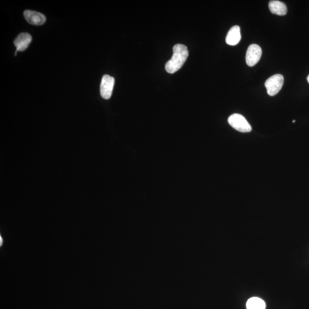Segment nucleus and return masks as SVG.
I'll list each match as a JSON object with an SVG mask.
<instances>
[{
    "mask_svg": "<svg viewBox=\"0 0 309 309\" xmlns=\"http://www.w3.org/2000/svg\"><path fill=\"white\" fill-rule=\"evenodd\" d=\"M189 56L187 47L183 44H177L173 48V55L165 65V68L169 73H174L182 67Z\"/></svg>",
    "mask_w": 309,
    "mask_h": 309,
    "instance_id": "1",
    "label": "nucleus"
},
{
    "mask_svg": "<svg viewBox=\"0 0 309 309\" xmlns=\"http://www.w3.org/2000/svg\"><path fill=\"white\" fill-rule=\"evenodd\" d=\"M229 124L239 132L247 133L250 132L252 128L245 117L242 114H234L228 117Z\"/></svg>",
    "mask_w": 309,
    "mask_h": 309,
    "instance_id": "2",
    "label": "nucleus"
},
{
    "mask_svg": "<svg viewBox=\"0 0 309 309\" xmlns=\"http://www.w3.org/2000/svg\"><path fill=\"white\" fill-rule=\"evenodd\" d=\"M284 82V78L282 75L276 74L271 76L265 82L267 94L271 97L276 95L281 91Z\"/></svg>",
    "mask_w": 309,
    "mask_h": 309,
    "instance_id": "3",
    "label": "nucleus"
},
{
    "mask_svg": "<svg viewBox=\"0 0 309 309\" xmlns=\"http://www.w3.org/2000/svg\"><path fill=\"white\" fill-rule=\"evenodd\" d=\"M262 49L257 44H251L248 47L246 55V62L249 66L256 65L262 56Z\"/></svg>",
    "mask_w": 309,
    "mask_h": 309,
    "instance_id": "4",
    "label": "nucleus"
},
{
    "mask_svg": "<svg viewBox=\"0 0 309 309\" xmlns=\"http://www.w3.org/2000/svg\"><path fill=\"white\" fill-rule=\"evenodd\" d=\"M114 79L110 75H105L101 79L100 95L104 99H109L112 96Z\"/></svg>",
    "mask_w": 309,
    "mask_h": 309,
    "instance_id": "5",
    "label": "nucleus"
},
{
    "mask_svg": "<svg viewBox=\"0 0 309 309\" xmlns=\"http://www.w3.org/2000/svg\"><path fill=\"white\" fill-rule=\"evenodd\" d=\"M24 16L28 23L33 25H42L46 23V17L43 14L36 11L27 10Z\"/></svg>",
    "mask_w": 309,
    "mask_h": 309,
    "instance_id": "6",
    "label": "nucleus"
},
{
    "mask_svg": "<svg viewBox=\"0 0 309 309\" xmlns=\"http://www.w3.org/2000/svg\"><path fill=\"white\" fill-rule=\"evenodd\" d=\"M33 37L31 35L28 33H21L16 38L14 41V44L16 49L20 52H23L28 49L30 45Z\"/></svg>",
    "mask_w": 309,
    "mask_h": 309,
    "instance_id": "7",
    "label": "nucleus"
},
{
    "mask_svg": "<svg viewBox=\"0 0 309 309\" xmlns=\"http://www.w3.org/2000/svg\"><path fill=\"white\" fill-rule=\"evenodd\" d=\"M241 39L240 27L238 25L232 27L227 34L226 42L230 46L237 45Z\"/></svg>",
    "mask_w": 309,
    "mask_h": 309,
    "instance_id": "8",
    "label": "nucleus"
},
{
    "mask_svg": "<svg viewBox=\"0 0 309 309\" xmlns=\"http://www.w3.org/2000/svg\"><path fill=\"white\" fill-rule=\"evenodd\" d=\"M269 8L273 14L278 16H285L288 12V9L285 3L279 1H270Z\"/></svg>",
    "mask_w": 309,
    "mask_h": 309,
    "instance_id": "9",
    "label": "nucleus"
},
{
    "mask_svg": "<svg viewBox=\"0 0 309 309\" xmlns=\"http://www.w3.org/2000/svg\"><path fill=\"white\" fill-rule=\"evenodd\" d=\"M246 308L247 309H265L266 304L262 299L253 297L247 301Z\"/></svg>",
    "mask_w": 309,
    "mask_h": 309,
    "instance_id": "10",
    "label": "nucleus"
},
{
    "mask_svg": "<svg viewBox=\"0 0 309 309\" xmlns=\"http://www.w3.org/2000/svg\"><path fill=\"white\" fill-rule=\"evenodd\" d=\"M307 81H308V82H309V76H308V78H307Z\"/></svg>",
    "mask_w": 309,
    "mask_h": 309,
    "instance_id": "11",
    "label": "nucleus"
},
{
    "mask_svg": "<svg viewBox=\"0 0 309 309\" xmlns=\"http://www.w3.org/2000/svg\"><path fill=\"white\" fill-rule=\"evenodd\" d=\"M295 120H293V123H295Z\"/></svg>",
    "mask_w": 309,
    "mask_h": 309,
    "instance_id": "12",
    "label": "nucleus"
}]
</instances>
